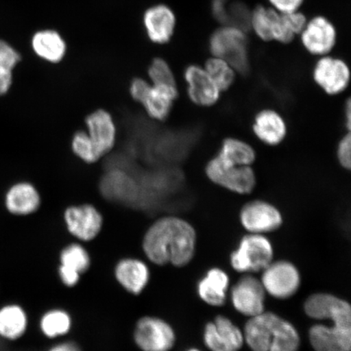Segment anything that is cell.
<instances>
[{
	"instance_id": "cell-12",
	"label": "cell",
	"mask_w": 351,
	"mask_h": 351,
	"mask_svg": "<svg viewBox=\"0 0 351 351\" xmlns=\"http://www.w3.org/2000/svg\"><path fill=\"white\" fill-rule=\"evenodd\" d=\"M240 221L244 229L254 234H265L280 229L283 217L273 204L262 200H254L241 210Z\"/></svg>"
},
{
	"instance_id": "cell-5",
	"label": "cell",
	"mask_w": 351,
	"mask_h": 351,
	"mask_svg": "<svg viewBox=\"0 0 351 351\" xmlns=\"http://www.w3.org/2000/svg\"><path fill=\"white\" fill-rule=\"evenodd\" d=\"M274 247L263 234H250L240 241L231 253L232 269L241 274L256 273L266 269L274 261Z\"/></svg>"
},
{
	"instance_id": "cell-19",
	"label": "cell",
	"mask_w": 351,
	"mask_h": 351,
	"mask_svg": "<svg viewBox=\"0 0 351 351\" xmlns=\"http://www.w3.org/2000/svg\"><path fill=\"white\" fill-rule=\"evenodd\" d=\"M114 276L125 291L137 296L147 287L151 271L147 263L142 260L128 257L117 262L114 269Z\"/></svg>"
},
{
	"instance_id": "cell-32",
	"label": "cell",
	"mask_w": 351,
	"mask_h": 351,
	"mask_svg": "<svg viewBox=\"0 0 351 351\" xmlns=\"http://www.w3.org/2000/svg\"><path fill=\"white\" fill-rule=\"evenodd\" d=\"M71 147L74 155L85 163H96L102 157L92 143L86 131L79 130L73 134Z\"/></svg>"
},
{
	"instance_id": "cell-42",
	"label": "cell",
	"mask_w": 351,
	"mask_h": 351,
	"mask_svg": "<svg viewBox=\"0 0 351 351\" xmlns=\"http://www.w3.org/2000/svg\"><path fill=\"white\" fill-rule=\"evenodd\" d=\"M186 351H201V350H199V349H197V348H191V349H189Z\"/></svg>"
},
{
	"instance_id": "cell-9",
	"label": "cell",
	"mask_w": 351,
	"mask_h": 351,
	"mask_svg": "<svg viewBox=\"0 0 351 351\" xmlns=\"http://www.w3.org/2000/svg\"><path fill=\"white\" fill-rule=\"evenodd\" d=\"M64 221L69 234L84 243L97 238L104 226L102 213L90 204L69 206L64 210Z\"/></svg>"
},
{
	"instance_id": "cell-8",
	"label": "cell",
	"mask_w": 351,
	"mask_h": 351,
	"mask_svg": "<svg viewBox=\"0 0 351 351\" xmlns=\"http://www.w3.org/2000/svg\"><path fill=\"white\" fill-rule=\"evenodd\" d=\"M261 282L270 296L285 300L295 295L300 289L301 275L297 267L291 262L273 261L263 270Z\"/></svg>"
},
{
	"instance_id": "cell-16",
	"label": "cell",
	"mask_w": 351,
	"mask_h": 351,
	"mask_svg": "<svg viewBox=\"0 0 351 351\" xmlns=\"http://www.w3.org/2000/svg\"><path fill=\"white\" fill-rule=\"evenodd\" d=\"M330 322V326L317 324L310 328L309 341L314 350L351 351V326Z\"/></svg>"
},
{
	"instance_id": "cell-22",
	"label": "cell",
	"mask_w": 351,
	"mask_h": 351,
	"mask_svg": "<svg viewBox=\"0 0 351 351\" xmlns=\"http://www.w3.org/2000/svg\"><path fill=\"white\" fill-rule=\"evenodd\" d=\"M42 203L41 195L33 184L21 182L8 189L4 204L14 216L25 217L37 212Z\"/></svg>"
},
{
	"instance_id": "cell-14",
	"label": "cell",
	"mask_w": 351,
	"mask_h": 351,
	"mask_svg": "<svg viewBox=\"0 0 351 351\" xmlns=\"http://www.w3.org/2000/svg\"><path fill=\"white\" fill-rule=\"evenodd\" d=\"M58 275L60 282L69 288L76 287L81 276L86 273L91 265L89 252L80 243H70L60 253Z\"/></svg>"
},
{
	"instance_id": "cell-25",
	"label": "cell",
	"mask_w": 351,
	"mask_h": 351,
	"mask_svg": "<svg viewBox=\"0 0 351 351\" xmlns=\"http://www.w3.org/2000/svg\"><path fill=\"white\" fill-rule=\"evenodd\" d=\"M253 130L261 142L275 146L285 139L287 127L282 117L278 112L266 109L258 112L254 118Z\"/></svg>"
},
{
	"instance_id": "cell-13",
	"label": "cell",
	"mask_w": 351,
	"mask_h": 351,
	"mask_svg": "<svg viewBox=\"0 0 351 351\" xmlns=\"http://www.w3.org/2000/svg\"><path fill=\"white\" fill-rule=\"evenodd\" d=\"M204 341L210 351H239L245 343L243 332L223 315L206 324Z\"/></svg>"
},
{
	"instance_id": "cell-23",
	"label": "cell",
	"mask_w": 351,
	"mask_h": 351,
	"mask_svg": "<svg viewBox=\"0 0 351 351\" xmlns=\"http://www.w3.org/2000/svg\"><path fill=\"white\" fill-rule=\"evenodd\" d=\"M178 97V86L151 84L140 104L149 117L164 121L169 117L174 101Z\"/></svg>"
},
{
	"instance_id": "cell-30",
	"label": "cell",
	"mask_w": 351,
	"mask_h": 351,
	"mask_svg": "<svg viewBox=\"0 0 351 351\" xmlns=\"http://www.w3.org/2000/svg\"><path fill=\"white\" fill-rule=\"evenodd\" d=\"M73 320L68 311L56 308L46 311L42 315L39 328L47 339H54L67 335L71 330Z\"/></svg>"
},
{
	"instance_id": "cell-2",
	"label": "cell",
	"mask_w": 351,
	"mask_h": 351,
	"mask_svg": "<svg viewBox=\"0 0 351 351\" xmlns=\"http://www.w3.org/2000/svg\"><path fill=\"white\" fill-rule=\"evenodd\" d=\"M243 335L252 351H298L300 346V333L295 326L271 311L250 318Z\"/></svg>"
},
{
	"instance_id": "cell-29",
	"label": "cell",
	"mask_w": 351,
	"mask_h": 351,
	"mask_svg": "<svg viewBox=\"0 0 351 351\" xmlns=\"http://www.w3.org/2000/svg\"><path fill=\"white\" fill-rule=\"evenodd\" d=\"M217 156L229 165L252 166L256 155L251 145L240 139L227 138L223 142Z\"/></svg>"
},
{
	"instance_id": "cell-7",
	"label": "cell",
	"mask_w": 351,
	"mask_h": 351,
	"mask_svg": "<svg viewBox=\"0 0 351 351\" xmlns=\"http://www.w3.org/2000/svg\"><path fill=\"white\" fill-rule=\"evenodd\" d=\"M206 174L210 181L240 195L250 194L256 184V174L252 166L229 165L217 156L208 162Z\"/></svg>"
},
{
	"instance_id": "cell-31",
	"label": "cell",
	"mask_w": 351,
	"mask_h": 351,
	"mask_svg": "<svg viewBox=\"0 0 351 351\" xmlns=\"http://www.w3.org/2000/svg\"><path fill=\"white\" fill-rule=\"evenodd\" d=\"M204 69L221 92L234 84L236 71L226 60L213 56L206 62Z\"/></svg>"
},
{
	"instance_id": "cell-41",
	"label": "cell",
	"mask_w": 351,
	"mask_h": 351,
	"mask_svg": "<svg viewBox=\"0 0 351 351\" xmlns=\"http://www.w3.org/2000/svg\"><path fill=\"white\" fill-rule=\"evenodd\" d=\"M351 108H350V101H348V104H346V125H348V130L350 129V117H351Z\"/></svg>"
},
{
	"instance_id": "cell-15",
	"label": "cell",
	"mask_w": 351,
	"mask_h": 351,
	"mask_svg": "<svg viewBox=\"0 0 351 351\" xmlns=\"http://www.w3.org/2000/svg\"><path fill=\"white\" fill-rule=\"evenodd\" d=\"M313 77L327 94L339 95L349 85L350 69L343 60L326 56L315 64Z\"/></svg>"
},
{
	"instance_id": "cell-37",
	"label": "cell",
	"mask_w": 351,
	"mask_h": 351,
	"mask_svg": "<svg viewBox=\"0 0 351 351\" xmlns=\"http://www.w3.org/2000/svg\"><path fill=\"white\" fill-rule=\"evenodd\" d=\"M275 10L282 12H297L304 0H269Z\"/></svg>"
},
{
	"instance_id": "cell-4",
	"label": "cell",
	"mask_w": 351,
	"mask_h": 351,
	"mask_svg": "<svg viewBox=\"0 0 351 351\" xmlns=\"http://www.w3.org/2000/svg\"><path fill=\"white\" fill-rule=\"evenodd\" d=\"M209 48L214 57L226 60L236 72H249L247 39L243 30L234 26H223L210 37Z\"/></svg>"
},
{
	"instance_id": "cell-20",
	"label": "cell",
	"mask_w": 351,
	"mask_h": 351,
	"mask_svg": "<svg viewBox=\"0 0 351 351\" xmlns=\"http://www.w3.org/2000/svg\"><path fill=\"white\" fill-rule=\"evenodd\" d=\"M174 12L165 4H156L144 12L143 25L149 39L156 44L170 41L176 28Z\"/></svg>"
},
{
	"instance_id": "cell-36",
	"label": "cell",
	"mask_w": 351,
	"mask_h": 351,
	"mask_svg": "<svg viewBox=\"0 0 351 351\" xmlns=\"http://www.w3.org/2000/svg\"><path fill=\"white\" fill-rule=\"evenodd\" d=\"M151 83L146 80V79L141 77H136L130 82V93L132 99L136 102L140 104L145 94L150 86Z\"/></svg>"
},
{
	"instance_id": "cell-26",
	"label": "cell",
	"mask_w": 351,
	"mask_h": 351,
	"mask_svg": "<svg viewBox=\"0 0 351 351\" xmlns=\"http://www.w3.org/2000/svg\"><path fill=\"white\" fill-rule=\"evenodd\" d=\"M32 49L39 58L51 64L62 61L67 52V44L59 32L43 29L35 33L32 40Z\"/></svg>"
},
{
	"instance_id": "cell-17",
	"label": "cell",
	"mask_w": 351,
	"mask_h": 351,
	"mask_svg": "<svg viewBox=\"0 0 351 351\" xmlns=\"http://www.w3.org/2000/svg\"><path fill=\"white\" fill-rule=\"evenodd\" d=\"M86 133L101 156L111 152L117 142V130L111 113L97 109L86 116Z\"/></svg>"
},
{
	"instance_id": "cell-11",
	"label": "cell",
	"mask_w": 351,
	"mask_h": 351,
	"mask_svg": "<svg viewBox=\"0 0 351 351\" xmlns=\"http://www.w3.org/2000/svg\"><path fill=\"white\" fill-rule=\"evenodd\" d=\"M307 317L351 326V306L348 302L326 293H317L306 298L304 305Z\"/></svg>"
},
{
	"instance_id": "cell-39",
	"label": "cell",
	"mask_w": 351,
	"mask_h": 351,
	"mask_svg": "<svg viewBox=\"0 0 351 351\" xmlns=\"http://www.w3.org/2000/svg\"><path fill=\"white\" fill-rule=\"evenodd\" d=\"M230 0H213V12L216 19L221 23L226 24V10Z\"/></svg>"
},
{
	"instance_id": "cell-28",
	"label": "cell",
	"mask_w": 351,
	"mask_h": 351,
	"mask_svg": "<svg viewBox=\"0 0 351 351\" xmlns=\"http://www.w3.org/2000/svg\"><path fill=\"white\" fill-rule=\"evenodd\" d=\"M104 195L118 201H132L137 197V184L122 171L110 172L104 179Z\"/></svg>"
},
{
	"instance_id": "cell-35",
	"label": "cell",
	"mask_w": 351,
	"mask_h": 351,
	"mask_svg": "<svg viewBox=\"0 0 351 351\" xmlns=\"http://www.w3.org/2000/svg\"><path fill=\"white\" fill-rule=\"evenodd\" d=\"M337 158L340 165L346 169H350L351 166V137L350 134H346L341 139L337 147Z\"/></svg>"
},
{
	"instance_id": "cell-18",
	"label": "cell",
	"mask_w": 351,
	"mask_h": 351,
	"mask_svg": "<svg viewBox=\"0 0 351 351\" xmlns=\"http://www.w3.org/2000/svg\"><path fill=\"white\" fill-rule=\"evenodd\" d=\"M187 83L189 98L201 107H210L216 104L221 96V90L204 68L199 65L188 66L184 73Z\"/></svg>"
},
{
	"instance_id": "cell-38",
	"label": "cell",
	"mask_w": 351,
	"mask_h": 351,
	"mask_svg": "<svg viewBox=\"0 0 351 351\" xmlns=\"http://www.w3.org/2000/svg\"><path fill=\"white\" fill-rule=\"evenodd\" d=\"M13 70L0 64V95H4L11 89L13 82Z\"/></svg>"
},
{
	"instance_id": "cell-40",
	"label": "cell",
	"mask_w": 351,
	"mask_h": 351,
	"mask_svg": "<svg viewBox=\"0 0 351 351\" xmlns=\"http://www.w3.org/2000/svg\"><path fill=\"white\" fill-rule=\"evenodd\" d=\"M48 351H82V350L76 342L64 341L52 346Z\"/></svg>"
},
{
	"instance_id": "cell-21",
	"label": "cell",
	"mask_w": 351,
	"mask_h": 351,
	"mask_svg": "<svg viewBox=\"0 0 351 351\" xmlns=\"http://www.w3.org/2000/svg\"><path fill=\"white\" fill-rule=\"evenodd\" d=\"M301 34L302 44L311 54L326 55L335 45V26L324 17H315L306 24Z\"/></svg>"
},
{
	"instance_id": "cell-6",
	"label": "cell",
	"mask_w": 351,
	"mask_h": 351,
	"mask_svg": "<svg viewBox=\"0 0 351 351\" xmlns=\"http://www.w3.org/2000/svg\"><path fill=\"white\" fill-rule=\"evenodd\" d=\"M133 339L141 351H170L177 340L171 324L152 315H145L138 319Z\"/></svg>"
},
{
	"instance_id": "cell-27",
	"label": "cell",
	"mask_w": 351,
	"mask_h": 351,
	"mask_svg": "<svg viewBox=\"0 0 351 351\" xmlns=\"http://www.w3.org/2000/svg\"><path fill=\"white\" fill-rule=\"evenodd\" d=\"M26 311L19 304H8L0 307V337L8 341L21 339L27 331Z\"/></svg>"
},
{
	"instance_id": "cell-1",
	"label": "cell",
	"mask_w": 351,
	"mask_h": 351,
	"mask_svg": "<svg viewBox=\"0 0 351 351\" xmlns=\"http://www.w3.org/2000/svg\"><path fill=\"white\" fill-rule=\"evenodd\" d=\"M196 243V231L190 223L167 216L156 219L145 232L143 251L153 265L182 267L194 258Z\"/></svg>"
},
{
	"instance_id": "cell-10",
	"label": "cell",
	"mask_w": 351,
	"mask_h": 351,
	"mask_svg": "<svg viewBox=\"0 0 351 351\" xmlns=\"http://www.w3.org/2000/svg\"><path fill=\"white\" fill-rule=\"evenodd\" d=\"M265 295L261 280L251 275L240 278L232 287L230 292L234 309L250 318L265 311Z\"/></svg>"
},
{
	"instance_id": "cell-33",
	"label": "cell",
	"mask_w": 351,
	"mask_h": 351,
	"mask_svg": "<svg viewBox=\"0 0 351 351\" xmlns=\"http://www.w3.org/2000/svg\"><path fill=\"white\" fill-rule=\"evenodd\" d=\"M147 73L152 85L178 86L173 70L164 59H154Z\"/></svg>"
},
{
	"instance_id": "cell-34",
	"label": "cell",
	"mask_w": 351,
	"mask_h": 351,
	"mask_svg": "<svg viewBox=\"0 0 351 351\" xmlns=\"http://www.w3.org/2000/svg\"><path fill=\"white\" fill-rule=\"evenodd\" d=\"M21 60V57L19 51L7 42L0 40V64L13 70L19 64Z\"/></svg>"
},
{
	"instance_id": "cell-24",
	"label": "cell",
	"mask_w": 351,
	"mask_h": 351,
	"mask_svg": "<svg viewBox=\"0 0 351 351\" xmlns=\"http://www.w3.org/2000/svg\"><path fill=\"white\" fill-rule=\"evenodd\" d=\"M229 287V276L219 267H213L197 284V295L209 306H223L226 302Z\"/></svg>"
},
{
	"instance_id": "cell-3",
	"label": "cell",
	"mask_w": 351,
	"mask_h": 351,
	"mask_svg": "<svg viewBox=\"0 0 351 351\" xmlns=\"http://www.w3.org/2000/svg\"><path fill=\"white\" fill-rule=\"evenodd\" d=\"M306 24V17L301 12L282 13L263 6H258L251 16V27L266 42L291 43Z\"/></svg>"
}]
</instances>
